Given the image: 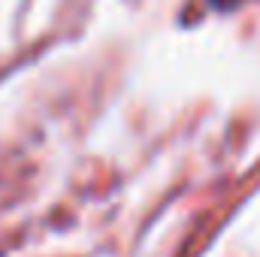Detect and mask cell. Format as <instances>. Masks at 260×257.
<instances>
[{
	"mask_svg": "<svg viewBox=\"0 0 260 257\" xmlns=\"http://www.w3.org/2000/svg\"><path fill=\"white\" fill-rule=\"evenodd\" d=\"M215 6H233V3H239V0H212Z\"/></svg>",
	"mask_w": 260,
	"mask_h": 257,
	"instance_id": "obj_1",
	"label": "cell"
}]
</instances>
